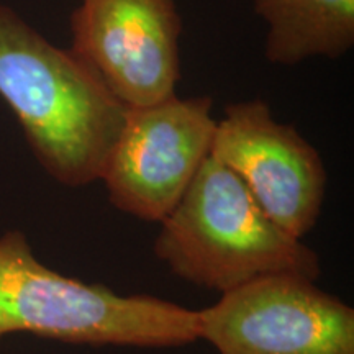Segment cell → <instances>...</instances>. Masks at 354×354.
<instances>
[{"instance_id": "ba28073f", "label": "cell", "mask_w": 354, "mask_h": 354, "mask_svg": "<svg viewBox=\"0 0 354 354\" xmlns=\"http://www.w3.org/2000/svg\"><path fill=\"white\" fill-rule=\"evenodd\" d=\"M268 24L266 57L294 66L313 56H343L354 43V0H254Z\"/></svg>"}, {"instance_id": "277c9868", "label": "cell", "mask_w": 354, "mask_h": 354, "mask_svg": "<svg viewBox=\"0 0 354 354\" xmlns=\"http://www.w3.org/2000/svg\"><path fill=\"white\" fill-rule=\"evenodd\" d=\"M197 312L218 354H354V308L302 276L258 279Z\"/></svg>"}, {"instance_id": "52a82bcc", "label": "cell", "mask_w": 354, "mask_h": 354, "mask_svg": "<svg viewBox=\"0 0 354 354\" xmlns=\"http://www.w3.org/2000/svg\"><path fill=\"white\" fill-rule=\"evenodd\" d=\"M210 156L236 174L264 214L292 236L304 240L317 225L326 192L323 159L263 100L225 107Z\"/></svg>"}, {"instance_id": "3957f363", "label": "cell", "mask_w": 354, "mask_h": 354, "mask_svg": "<svg viewBox=\"0 0 354 354\" xmlns=\"http://www.w3.org/2000/svg\"><path fill=\"white\" fill-rule=\"evenodd\" d=\"M159 227L156 258L176 277L220 295L279 274L322 276L315 251L274 223L236 174L212 156Z\"/></svg>"}, {"instance_id": "8992f818", "label": "cell", "mask_w": 354, "mask_h": 354, "mask_svg": "<svg viewBox=\"0 0 354 354\" xmlns=\"http://www.w3.org/2000/svg\"><path fill=\"white\" fill-rule=\"evenodd\" d=\"M180 28L174 0H82L71 51L125 107H146L176 95Z\"/></svg>"}, {"instance_id": "5b68a950", "label": "cell", "mask_w": 354, "mask_h": 354, "mask_svg": "<svg viewBox=\"0 0 354 354\" xmlns=\"http://www.w3.org/2000/svg\"><path fill=\"white\" fill-rule=\"evenodd\" d=\"M216 130L209 97L128 109L102 183L117 210L161 223L210 156Z\"/></svg>"}, {"instance_id": "6da1fadb", "label": "cell", "mask_w": 354, "mask_h": 354, "mask_svg": "<svg viewBox=\"0 0 354 354\" xmlns=\"http://www.w3.org/2000/svg\"><path fill=\"white\" fill-rule=\"evenodd\" d=\"M0 97L56 183L84 187L102 179L128 107L81 57L55 46L2 3Z\"/></svg>"}, {"instance_id": "7a4b0ae2", "label": "cell", "mask_w": 354, "mask_h": 354, "mask_svg": "<svg viewBox=\"0 0 354 354\" xmlns=\"http://www.w3.org/2000/svg\"><path fill=\"white\" fill-rule=\"evenodd\" d=\"M28 333L88 346L177 348L198 342V312L122 295L48 268L20 230L0 234V338Z\"/></svg>"}]
</instances>
